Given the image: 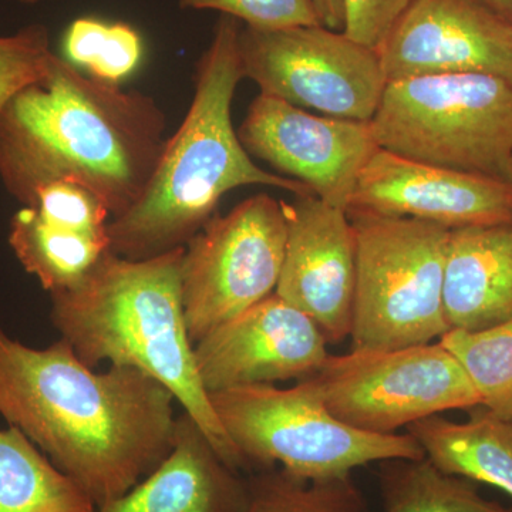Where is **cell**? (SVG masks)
I'll list each match as a JSON object with an SVG mask.
<instances>
[{"mask_svg": "<svg viewBox=\"0 0 512 512\" xmlns=\"http://www.w3.org/2000/svg\"><path fill=\"white\" fill-rule=\"evenodd\" d=\"M175 397L131 367L94 372L60 338L30 348L0 325V414L96 507L126 494L174 446Z\"/></svg>", "mask_w": 512, "mask_h": 512, "instance_id": "obj_1", "label": "cell"}, {"mask_svg": "<svg viewBox=\"0 0 512 512\" xmlns=\"http://www.w3.org/2000/svg\"><path fill=\"white\" fill-rule=\"evenodd\" d=\"M165 128L154 97L93 79L53 53L45 77L0 113V183L23 207L45 185H83L114 220L146 190Z\"/></svg>", "mask_w": 512, "mask_h": 512, "instance_id": "obj_2", "label": "cell"}, {"mask_svg": "<svg viewBox=\"0 0 512 512\" xmlns=\"http://www.w3.org/2000/svg\"><path fill=\"white\" fill-rule=\"evenodd\" d=\"M239 32L237 19L221 15L195 66L194 97L183 123L165 140L140 200L109 222L114 254L143 261L184 248L217 214L221 198L245 185L313 195L308 185L262 170L239 140L231 116L244 79Z\"/></svg>", "mask_w": 512, "mask_h": 512, "instance_id": "obj_3", "label": "cell"}, {"mask_svg": "<svg viewBox=\"0 0 512 512\" xmlns=\"http://www.w3.org/2000/svg\"><path fill=\"white\" fill-rule=\"evenodd\" d=\"M184 248L131 261L111 249L72 289L50 295V320L77 357L131 367L167 387L229 467L244 473L202 386L181 293Z\"/></svg>", "mask_w": 512, "mask_h": 512, "instance_id": "obj_4", "label": "cell"}, {"mask_svg": "<svg viewBox=\"0 0 512 512\" xmlns=\"http://www.w3.org/2000/svg\"><path fill=\"white\" fill-rule=\"evenodd\" d=\"M210 400L248 473L281 467L303 480H323L352 476L367 464L426 457L407 431L367 433L336 419L308 379L289 389L234 387Z\"/></svg>", "mask_w": 512, "mask_h": 512, "instance_id": "obj_5", "label": "cell"}, {"mask_svg": "<svg viewBox=\"0 0 512 512\" xmlns=\"http://www.w3.org/2000/svg\"><path fill=\"white\" fill-rule=\"evenodd\" d=\"M370 124L377 146L397 156L511 183L512 84L500 77L387 83Z\"/></svg>", "mask_w": 512, "mask_h": 512, "instance_id": "obj_6", "label": "cell"}, {"mask_svg": "<svg viewBox=\"0 0 512 512\" xmlns=\"http://www.w3.org/2000/svg\"><path fill=\"white\" fill-rule=\"evenodd\" d=\"M348 215L356 247L353 349L440 339L450 330L443 308L450 229L412 218Z\"/></svg>", "mask_w": 512, "mask_h": 512, "instance_id": "obj_7", "label": "cell"}, {"mask_svg": "<svg viewBox=\"0 0 512 512\" xmlns=\"http://www.w3.org/2000/svg\"><path fill=\"white\" fill-rule=\"evenodd\" d=\"M336 419L357 430L396 434L416 421L481 406L460 362L439 342L353 349L329 355L309 377Z\"/></svg>", "mask_w": 512, "mask_h": 512, "instance_id": "obj_8", "label": "cell"}, {"mask_svg": "<svg viewBox=\"0 0 512 512\" xmlns=\"http://www.w3.org/2000/svg\"><path fill=\"white\" fill-rule=\"evenodd\" d=\"M281 201L256 194L215 214L184 247L181 293L192 343L275 293L284 264Z\"/></svg>", "mask_w": 512, "mask_h": 512, "instance_id": "obj_9", "label": "cell"}, {"mask_svg": "<svg viewBox=\"0 0 512 512\" xmlns=\"http://www.w3.org/2000/svg\"><path fill=\"white\" fill-rule=\"evenodd\" d=\"M244 79L262 94L323 116L372 121L386 90L379 53L325 26L241 28Z\"/></svg>", "mask_w": 512, "mask_h": 512, "instance_id": "obj_10", "label": "cell"}, {"mask_svg": "<svg viewBox=\"0 0 512 512\" xmlns=\"http://www.w3.org/2000/svg\"><path fill=\"white\" fill-rule=\"evenodd\" d=\"M237 131L249 156L345 211L360 170L380 148L370 121L315 116L262 93Z\"/></svg>", "mask_w": 512, "mask_h": 512, "instance_id": "obj_11", "label": "cell"}, {"mask_svg": "<svg viewBox=\"0 0 512 512\" xmlns=\"http://www.w3.org/2000/svg\"><path fill=\"white\" fill-rule=\"evenodd\" d=\"M377 53L387 83L471 73L512 84V23L481 0H412Z\"/></svg>", "mask_w": 512, "mask_h": 512, "instance_id": "obj_12", "label": "cell"}, {"mask_svg": "<svg viewBox=\"0 0 512 512\" xmlns=\"http://www.w3.org/2000/svg\"><path fill=\"white\" fill-rule=\"evenodd\" d=\"M328 340L308 315L272 293L194 345L208 394L309 379L328 359Z\"/></svg>", "mask_w": 512, "mask_h": 512, "instance_id": "obj_13", "label": "cell"}, {"mask_svg": "<svg viewBox=\"0 0 512 512\" xmlns=\"http://www.w3.org/2000/svg\"><path fill=\"white\" fill-rule=\"evenodd\" d=\"M284 264L276 295L308 315L330 345L352 332L356 288L355 234L348 212L316 195L281 201Z\"/></svg>", "mask_w": 512, "mask_h": 512, "instance_id": "obj_14", "label": "cell"}, {"mask_svg": "<svg viewBox=\"0 0 512 512\" xmlns=\"http://www.w3.org/2000/svg\"><path fill=\"white\" fill-rule=\"evenodd\" d=\"M349 214L412 218L448 229L512 222V184L377 148L360 170Z\"/></svg>", "mask_w": 512, "mask_h": 512, "instance_id": "obj_15", "label": "cell"}, {"mask_svg": "<svg viewBox=\"0 0 512 512\" xmlns=\"http://www.w3.org/2000/svg\"><path fill=\"white\" fill-rule=\"evenodd\" d=\"M248 478L225 463L187 413L177 417L163 463L96 512H245Z\"/></svg>", "mask_w": 512, "mask_h": 512, "instance_id": "obj_16", "label": "cell"}, {"mask_svg": "<svg viewBox=\"0 0 512 512\" xmlns=\"http://www.w3.org/2000/svg\"><path fill=\"white\" fill-rule=\"evenodd\" d=\"M443 308L450 330L480 332L512 319V222L450 229Z\"/></svg>", "mask_w": 512, "mask_h": 512, "instance_id": "obj_17", "label": "cell"}, {"mask_svg": "<svg viewBox=\"0 0 512 512\" xmlns=\"http://www.w3.org/2000/svg\"><path fill=\"white\" fill-rule=\"evenodd\" d=\"M456 423L440 414L407 427L433 466L450 476L498 488L512 498V420L483 406Z\"/></svg>", "mask_w": 512, "mask_h": 512, "instance_id": "obj_18", "label": "cell"}, {"mask_svg": "<svg viewBox=\"0 0 512 512\" xmlns=\"http://www.w3.org/2000/svg\"><path fill=\"white\" fill-rule=\"evenodd\" d=\"M8 241L20 265L50 295L79 284L110 249L109 234H87L55 224L32 207L13 215Z\"/></svg>", "mask_w": 512, "mask_h": 512, "instance_id": "obj_19", "label": "cell"}, {"mask_svg": "<svg viewBox=\"0 0 512 512\" xmlns=\"http://www.w3.org/2000/svg\"><path fill=\"white\" fill-rule=\"evenodd\" d=\"M92 498L16 427L0 429V512H96Z\"/></svg>", "mask_w": 512, "mask_h": 512, "instance_id": "obj_20", "label": "cell"}, {"mask_svg": "<svg viewBox=\"0 0 512 512\" xmlns=\"http://www.w3.org/2000/svg\"><path fill=\"white\" fill-rule=\"evenodd\" d=\"M379 485L383 512H512L483 497L477 483L443 473L426 457L382 461Z\"/></svg>", "mask_w": 512, "mask_h": 512, "instance_id": "obj_21", "label": "cell"}, {"mask_svg": "<svg viewBox=\"0 0 512 512\" xmlns=\"http://www.w3.org/2000/svg\"><path fill=\"white\" fill-rule=\"evenodd\" d=\"M247 478L245 512H372L352 476L303 480L272 467Z\"/></svg>", "mask_w": 512, "mask_h": 512, "instance_id": "obj_22", "label": "cell"}, {"mask_svg": "<svg viewBox=\"0 0 512 512\" xmlns=\"http://www.w3.org/2000/svg\"><path fill=\"white\" fill-rule=\"evenodd\" d=\"M439 340L466 370L481 406L512 420V319L480 332L448 330Z\"/></svg>", "mask_w": 512, "mask_h": 512, "instance_id": "obj_23", "label": "cell"}, {"mask_svg": "<svg viewBox=\"0 0 512 512\" xmlns=\"http://www.w3.org/2000/svg\"><path fill=\"white\" fill-rule=\"evenodd\" d=\"M64 55L100 82L120 84L136 72L144 55L143 39L127 23L94 18L74 20L63 40Z\"/></svg>", "mask_w": 512, "mask_h": 512, "instance_id": "obj_24", "label": "cell"}, {"mask_svg": "<svg viewBox=\"0 0 512 512\" xmlns=\"http://www.w3.org/2000/svg\"><path fill=\"white\" fill-rule=\"evenodd\" d=\"M52 56L49 30L40 23L0 36V113L20 90L45 77Z\"/></svg>", "mask_w": 512, "mask_h": 512, "instance_id": "obj_25", "label": "cell"}, {"mask_svg": "<svg viewBox=\"0 0 512 512\" xmlns=\"http://www.w3.org/2000/svg\"><path fill=\"white\" fill-rule=\"evenodd\" d=\"M29 207L35 208L40 217L55 224L87 234H109V208L99 195L83 185L66 181L45 185L36 192L35 200Z\"/></svg>", "mask_w": 512, "mask_h": 512, "instance_id": "obj_26", "label": "cell"}, {"mask_svg": "<svg viewBox=\"0 0 512 512\" xmlns=\"http://www.w3.org/2000/svg\"><path fill=\"white\" fill-rule=\"evenodd\" d=\"M184 10H217L256 30H281L318 26L311 0H180Z\"/></svg>", "mask_w": 512, "mask_h": 512, "instance_id": "obj_27", "label": "cell"}, {"mask_svg": "<svg viewBox=\"0 0 512 512\" xmlns=\"http://www.w3.org/2000/svg\"><path fill=\"white\" fill-rule=\"evenodd\" d=\"M412 0H343L345 33L360 45L379 50Z\"/></svg>", "mask_w": 512, "mask_h": 512, "instance_id": "obj_28", "label": "cell"}, {"mask_svg": "<svg viewBox=\"0 0 512 512\" xmlns=\"http://www.w3.org/2000/svg\"><path fill=\"white\" fill-rule=\"evenodd\" d=\"M318 13L320 25L335 32L345 30V5L343 0H311Z\"/></svg>", "mask_w": 512, "mask_h": 512, "instance_id": "obj_29", "label": "cell"}, {"mask_svg": "<svg viewBox=\"0 0 512 512\" xmlns=\"http://www.w3.org/2000/svg\"><path fill=\"white\" fill-rule=\"evenodd\" d=\"M481 2L512 23V0H481Z\"/></svg>", "mask_w": 512, "mask_h": 512, "instance_id": "obj_30", "label": "cell"}, {"mask_svg": "<svg viewBox=\"0 0 512 512\" xmlns=\"http://www.w3.org/2000/svg\"><path fill=\"white\" fill-rule=\"evenodd\" d=\"M23 5H36V3L42 2V0H18Z\"/></svg>", "mask_w": 512, "mask_h": 512, "instance_id": "obj_31", "label": "cell"}, {"mask_svg": "<svg viewBox=\"0 0 512 512\" xmlns=\"http://www.w3.org/2000/svg\"><path fill=\"white\" fill-rule=\"evenodd\" d=\"M511 184H512V167H511Z\"/></svg>", "mask_w": 512, "mask_h": 512, "instance_id": "obj_32", "label": "cell"}]
</instances>
